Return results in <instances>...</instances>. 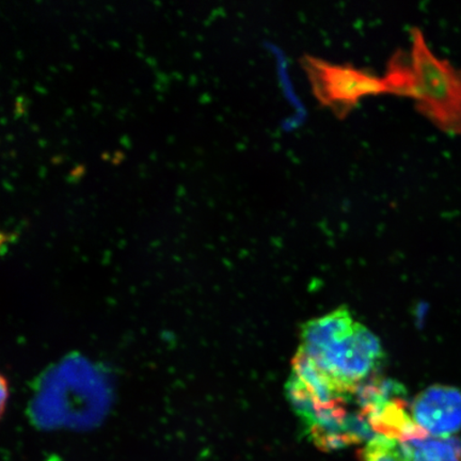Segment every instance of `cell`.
<instances>
[{"label":"cell","instance_id":"52a82bcc","mask_svg":"<svg viewBox=\"0 0 461 461\" xmlns=\"http://www.w3.org/2000/svg\"><path fill=\"white\" fill-rule=\"evenodd\" d=\"M361 461H412L407 442L377 435L359 451Z\"/></svg>","mask_w":461,"mask_h":461},{"label":"cell","instance_id":"3957f363","mask_svg":"<svg viewBox=\"0 0 461 461\" xmlns=\"http://www.w3.org/2000/svg\"><path fill=\"white\" fill-rule=\"evenodd\" d=\"M412 418L420 429L437 438H448L461 429V391L434 385L417 396Z\"/></svg>","mask_w":461,"mask_h":461},{"label":"cell","instance_id":"9c48e42d","mask_svg":"<svg viewBox=\"0 0 461 461\" xmlns=\"http://www.w3.org/2000/svg\"><path fill=\"white\" fill-rule=\"evenodd\" d=\"M10 397V385L8 379L0 373V420L3 419L5 411H7Z\"/></svg>","mask_w":461,"mask_h":461},{"label":"cell","instance_id":"8992f818","mask_svg":"<svg viewBox=\"0 0 461 461\" xmlns=\"http://www.w3.org/2000/svg\"><path fill=\"white\" fill-rule=\"evenodd\" d=\"M412 461H461V442L453 437L408 441Z\"/></svg>","mask_w":461,"mask_h":461},{"label":"cell","instance_id":"6da1fadb","mask_svg":"<svg viewBox=\"0 0 461 461\" xmlns=\"http://www.w3.org/2000/svg\"><path fill=\"white\" fill-rule=\"evenodd\" d=\"M409 53H396L384 77L388 94L411 97L438 129L461 135V68L438 57L413 27Z\"/></svg>","mask_w":461,"mask_h":461},{"label":"cell","instance_id":"7a4b0ae2","mask_svg":"<svg viewBox=\"0 0 461 461\" xmlns=\"http://www.w3.org/2000/svg\"><path fill=\"white\" fill-rule=\"evenodd\" d=\"M303 67L317 99L341 114L363 97L388 94L384 77L360 68L333 65L311 56L303 59Z\"/></svg>","mask_w":461,"mask_h":461},{"label":"cell","instance_id":"5b68a950","mask_svg":"<svg viewBox=\"0 0 461 461\" xmlns=\"http://www.w3.org/2000/svg\"><path fill=\"white\" fill-rule=\"evenodd\" d=\"M357 322L349 311L339 308L326 316L310 321L303 327L301 348L311 355L333 342L348 338L355 331Z\"/></svg>","mask_w":461,"mask_h":461},{"label":"cell","instance_id":"ba28073f","mask_svg":"<svg viewBox=\"0 0 461 461\" xmlns=\"http://www.w3.org/2000/svg\"><path fill=\"white\" fill-rule=\"evenodd\" d=\"M285 391L294 411L298 414L304 425L315 418L321 408H324L320 405L311 391L293 372L286 384Z\"/></svg>","mask_w":461,"mask_h":461},{"label":"cell","instance_id":"277c9868","mask_svg":"<svg viewBox=\"0 0 461 461\" xmlns=\"http://www.w3.org/2000/svg\"><path fill=\"white\" fill-rule=\"evenodd\" d=\"M359 411L376 435L402 442L424 439L429 436L413 420L403 396L378 401L359 408Z\"/></svg>","mask_w":461,"mask_h":461}]
</instances>
